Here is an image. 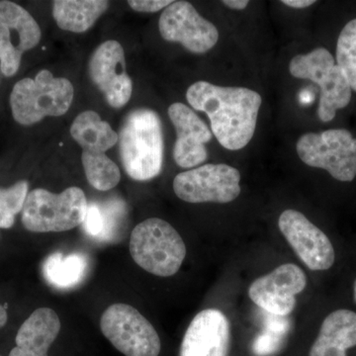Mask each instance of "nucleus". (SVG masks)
I'll return each instance as SVG.
<instances>
[{
  "mask_svg": "<svg viewBox=\"0 0 356 356\" xmlns=\"http://www.w3.org/2000/svg\"><path fill=\"white\" fill-rule=\"evenodd\" d=\"M186 99L209 117L212 133L225 149L238 151L254 137L262 103L257 91L197 81L187 90Z\"/></svg>",
  "mask_w": 356,
  "mask_h": 356,
  "instance_id": "nucleus-1",
  "label": "nucleus"
},
{
  "mask_svg": "<svg viewBox=\"0 0 356 356\" xmlns=\"http://www.w3.org/2000/svg\"><path fill=\"white\" fill-rule=\"evenodd\" d=\"M119 143L129 177L138 181L158 177L163 163V135L161 119L154 110L131 112L122 126Z\"/></svg>",
  "mask_w": 356,
  "mask_h": 356,
  "instance_id": "nucleus-2",
  "label": "nucleus"
},
{
  "mask_svg": "<svg viewBox=\"0 0 356 356\" xmlns=\"http://www.w3.org/2000/svg\"><path fill=\"white\" fill-rule=\"evenodd\" d=\"M74 95V86L69 79L41 70L35 79L27 77L14 86L10 95L14 120L30 126L44 117L62 116L70 109Z\"/></svg>",
  "mask_w": 356,
  "mask_h": 356,
  "instance_id": "nucleus-3",
  "label": "nucleus"
},
{
  "mask_svg": "<svg viewBox=\"0 0 356 356\" xmlns=\"http://www.w3.org/2000/svg\"><path fill=\"white\" fill-rule=\"evenodd\" d=\"M130 252L134 261L147 273L170 277L184 264L186 247L170 222L159 218H149L133 229Z\"/></svg>",
  "mask_w": 356,
  "mask_h": 356,
  "instance_id": "nucleus-4",
  "label": "nucleus"
},
{
  "mask_svg": "<svg viewBox=\"0 0 356 356\" xmlns=\"http://www.w3.org/2000/svg\"><path fill=\"white\" fill-rule=\"evenodd\" d=\"M88 207L86 194L79 187H69L58 194L34 189L23 206L22 224L33 233L70 231L83 225Z\"/></svg>",
  "mask_w": 356,
  "mask_h": 356,
  "instance_id": "nucleus-5",
  "label": "nucleus"
},
{
  "mask_svg": "<svg viewBox=\"0 0 356 356\" xmlns=\"http://www.w3.org/2000/svg\"><path fill=\"white\" fill-rule=\"evenodd\" d=\"M289 72L293 77L318 84L321 91L318 116L321 121H332L337 110L350 104V84L327 49L318 48L306 55L295 56L290 62Z\"/></svg>",
  "mask_w": 356,
  "mask_h": 356,
  "instance_id": "nucleus-6",
  "label": "nucleus"
},
{
  "mask_svg": "<svg viewBox=\"0 0 356 356\" xmlns=\"http://www.w3.org/2000/svg\"><path fill=\"white\" fill-rule=\"evenodd\" d=\"M296 149L305 165L327 170L339 181H353L356 177V139L348 130L304 134Z\"/></svg>",
  "mask_w": 356,
  "mask_h": 356,
  "instance_id": "nucleus-7",
  "label": "nucleus"
},
{
  "mask_svg": "<svg viewBox=\"0 0 356 356\" xmlns=\"http://www.w3.org/2000/svg\"><path fill=\"white\" fill-rule=\"evenodd\" d=\"M100 329L117 350L126 356H159L161 339L137 309L113 304L102 314Z\"/></svg>",
  "mask_w": 356,
  "mask_h": 356,
  "instance_id": "nucleus-8",
  "label": "nucleus"
},
{
  "mask_svg": "<svg viewBox=\"0 0 356 356\" xmlns=\"http://www.w3.org/2000/svg\"><path fill=\"white\" fill-rule=\"evenodd\" d=\"M241 173L225 163H207L180 172L173 180L178 198L188 203H229L241 194Z\"/></svg>",
  "mask_w": 356,
  "mask_h": 356,
  "instance_id": "nucleus-9",
  "label": "nucleus"
},
{
  "mask_svg": "<svg viewBox=\"0 0 356 356\" xmlns=\"http://www.w3.org/2000/svg\"><path fill=\"white\" fill-rule=\"evenodd\" d=\"M41 40V29L31 14L19 4L0 1V70L13 76L19 70L24 51Z\"/></svg>",
  "mask_w": 356,
  "mask_h": 356,
  "instance_id": "nucleus-10",
  "label": "nucleus"
},
{
  "mask_svg": "<svg viewBox=\"0 0 356 356\" xmlns=\"http://www.w3.org/2000/svg\"><path fill=\"white\" fill-rule=\"evenodd\" d=\"M159 29L165 41L180 43L193 54L210 51L219 40L216 26L187 1H173L166 7L159 17Z\"/></svg>",
  "mask_w": 356,
  "mask_h": 356,
  "instance_id": "nucleus-11",
  "label": "nucleus"
},
{
  "mask_svg": "<svg viewBox=\"0 0 356 356\" xmlns=\"http://www.w3.org/2000/svg\"><path fill=\"white\" fill-rule=\"evenodd\" d=\"M278 227L309 269L323 271L334 266L336 254L331 241L305 215L296 210H285L278 220Z\"/></svg>",
  "mask_w": 356,
  "mask_h": 356,
  "instance_id": "nucleus-12",
  "label": "nucleus"
},
{
  "mask_svg": "<svg viewBox=\"0 0 356 356\" xmlns=\"http://www.w3.org/2000/svg\"><path fill=\"white\" fill-rule=\"evenodd\" d=\"M306 286L304 271L296 264H286L255 280L248 295L266 313L287 317L296 306L295 296L303 292Z\"/></svg>",
  "mask_w": 356,
  "mask_h": 356,
  "instance_id": "nucleus-13",
  "label": "nucleus"
},
{
  "mask_svg": "<svg viewBox=\"0 0 356 356\" xmlns=\"http://www.w3.org/2000/svg\"><path fill=\"white\" fill-rule=\"evenodd\" d=\"M92 83L104 95L113 108H122L131 99L132 79L126 72L125 53L117 41H107L97 47L88 65Z\"/></svg>",
  "mask_w": 356,
  "mask_h": 356,
  "instance_id": "nucleus-14",
  "label": "nucleus"
},
{
  "mask_svg": "<svg viewBox=\"0 0 356 356\" xmlns=\"http://www.w3.org/2000/svg\"><path fill=\"white\" fill-rule=\"evenodd\" d=\"M231 325L225 314L206 309L194 317L185 332L180 356H228Z\"/></svg>",
  "mask_w": 356,
  "mask_h": 356,
  "instance_id": "nucleus-15",
  "label": "nucleus"
},
{
  "mask_svg": "<svg viewBox=\"0 0 356 356\" xmlns=\"http://www.w3.org/2000/svg\"><path fill=\"white\" fill-rule=\"evenodd\" d=\"M168 116L177 130L173 159L182 168H191L207 159L205 145L212 139V132L186 105L173 103Z\"/></svg>",
  "mask_w": 356,
  "mask_h": 356,
  "instance_id": "nucleus-16",
  "label": "nucleus"
},
{
  "mask_svg": "<svg viewBox=\"0 0 356 356\" xmlns=\"http://www.w3.org/2000/svg\"><path fill=\"white\" fill-rule=\"evenodd\" d=\"M60 321L55 311L39 308L21 325L16 346L9 356H49L48 351L60 334Z\"/></svg>",
  "mask_w": 356,
  "mask_h": 356,
  "instance_id": "nucleus-17",
  "label": "nucleus"
},
{
  "mask_svg": "<svg viewBox=\"0 0 356 356\" xmlns=\"http://www.w3.org/2000/svg\"><path fill=\"white\" fill-rule=\"evenodd\" d=\"M355 346L356 313L343 309L325 318L309 356H346Z\"/></svg>",
  "mask_w": 356,
  "mask_h": 356,
  "instance_id": "nucleus-18",
  "label": "nucleus"
},
{
  "mask_svg": "<svg viewBox=\"0 0 356 356\" xmlns=\"http://www.w3.org/2000/svg\"><path fill=\"white\" fill-rule=\"evenodd\" d=\"M108 7L109 2L104 0H56L53 16L60 29L83 33L90 29Z\"/></svg>",
  "mask_w": 356,
  "mask_h": 356,
  "instance_id": "nucleus-19",
  "label": "nucleus"
},
{
  "mask_svg": "<svg viewBox=\"0 0 356 356\" xmlns=\"http://www.w3.org/2000/svg\"><path fill=\"white\" fill-rule=\"evenodd\" d=\"M70 135L83 147V152L106 153L119 140L107 122L102 121L99 114L95 111H84L74 119Z\"/></svg>",
  "mask_w": 356,
  "mask_h": 356,
  "instance_id": "nucleus-20",
  "label": "nucleus"
},
{
  "mask_svg": "<svg viewBox=\"0 0 356 356\" xmlns=\"http://www.w3.org/2000/svg\"><path fill=\"white\" fill-rule=\"evenodd\" d=\"M88 259L81 252L65 254L54 252L43 264L44 280L58 289H70L77 286L86 278Z\"/></svg>",
  "mask_w": 356,
  "mask_h": 356,
  "instance_id": "nucleus-21",
  "label": "nucleus"
},
{
  "mask_svg": "<svg viewBox=\"0 0 356 356\" xmlns=\"http://www.w3.org/2000/svg\"><path fill=\"white\" fill-rule=\"evenodd\" d=\"M123 203L115 202L105 204H88L86 219L83 227L86 233L92 238L100 241L111 240L115 231L118 228L119 219L123 216Z\"/></svg>",
  "mask_w": 356,
  "mask_h": 356,
  "instance_id": "nucleus-22",
  "label": "nucleus"
},
{
  "mask_svg": "<svg viewBox=\"0 0 356 356\" xmlns=\"http://www.w3.org/2000/svg\"><path fill=\"white\" fill-rule=\"evenodd\" d=\"M81 161L89 184L99 191H108L120 182V170L105 153L83 152Z\"/></svg>",
  "mask_w": 356,
  "mask_h": 356,
  "instance_id": "nucleus-23",
  "label": "nucleus"
},
{
  "mask_svg": "<svg viewBox=\"0 0 356 356\" xmlns=\"http://www.w3.org/2000/svg\"><path fill=\"white\" fill-rule=\"evenodd\" d=\"M337 65L356 92V18L341 30L337 44Z\"/></svg>",
  "mask_w": 356,
  "mask_h": 356,
  "instance_id": "nucleus-24",
  "label": "nucleus"
},
{
  "mask_svg": "<svg viewBox=\"0 0 356 356\" xmlns=\"http://www.w3.org/2000/svg\"><path fill=\"white\" fill-rule=\"evenodd\" d=\"M29 185L26 180L9 188H0V229H10L18 213L22 212Z\"/></svg>",
  "mask_w": 356,
  "mask_h": 356,
  "instance_id": "nucleus-25",
  "label": "nucleus"
},
{
  "mask_svg": "<svg viewBox=\"0 0 356 356\" xmlns=\"http://www.w3.org/2000/svg\"><path fill=\"white\" fill-rule=\"evenodd\" d=\"M286 337L264 330L252 343V350L255 356H271L283 348Z\"/></svg>",
  "mask_w": 356,
  "mask_h": 356,
  "instance_id": "nucleus-26",
  "label": "nucleus"
},
{
  "mask_svg": "<svg viewBox=\"0 0 356 356\" xmlns=\"http://www.w3.org/2000/svg\"><path fill=\"white\" fill-rule=\"evenodd\" d=\"M172 0H130L129 6L137 13H154L170 6Z\"/></svg>",
  "mask_w": 356,
  "mask_h": 356,
  "instance_id": "nucleus-27",
  "label": "nucleus"
},
{
  "mask_svg": "<svg viewBox=\"0 0 356 356\" xmlns=\"http://www.w3.org/2000/svg\"><path fill=\"white\" fill-rule=\"evenodd\" d=\"M281 3L292 8L303 9L316 3L315 0H282Z\"/></svg>",
  "mask_w": 356,
  "mask_h": 356,
  "instance_id": "nucleus-28",
  "label": "nucleus"
},
{
  "mask_svg": "<svg viewBox=\"0 0 356 356\" xmlns=\"http://www.w3.org/2000/svg\"><path fill=\"white\" fill-rule=\"evenodd\" d=\"M248 3V0H222V4L234 10H243L247 8Z\"/></svg>",
  "mask_w": 356,
  "mask_h": 356,
  "instance_id": "nucleus-29",
  "label": "nucleus"
},
{
  "mask_svg": "<svg viewBox=\"0 0 356 356\" xmlns=\"http://www.w3.org/2000/svg\"><path fill=\"white\" fill-rule=\"evenodd\" d=\"M7 318H8V316H7L6 308H4L3 306L0 305V329L6 325L7 323Z\"/></svg>",
  "mask_w": 356,
  "mask_h": 356,
  "instance_id": "nucleus-30",
  "label": "nucleus"
},
{
  "mask_svg": "<svg viewBox=\"0 0 356 356\" xmlns=\"http://www.w3.org/2000/svg\"><path fill=\"white\" fill-rule=\"evenodd\" d=\"M353 290H355V300L356 302V280L355 281V287H353Z\"/></svg>",
  "mask_w": 356,
  "mask_h": 356,
  "instance_id": "nucleus-31",
  "label": "nucleus"
}]
</instances>
